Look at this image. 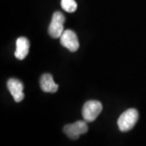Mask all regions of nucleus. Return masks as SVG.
Listing matches in <instances>:
<instances>
[{
	"label": "nucleus",
	"mask_w": 146,
	"mask_h": 146,
	"mask_svg": "<svg viewBox=\"0 0 146 146\" xmlns=\"http://www.w3.org/2000/svg\"><path fill=\"white\" fill-rule=\"evenodd\" d=\"M139 118L138 111L136 109H128L120 115L118 119V127L123 132L131 130Z\"/></svg>",
	"instance_id": "nucleus-1"
},
{
	"label": "nucleus",
	"mask_w": 146,
	"mask_h": 146,
	"mask_svg": "<svg viewBox=\"0 0 146 146\" xmlns=\"http://www.w3.org/2000/svg\"><path fill=\"white\" fill-rule=\"evenodd\" d=\"M102 110V103L96 100H90L85 102L82 109L84 120L87 123L94 122Z\"/></svg>",
	"instance_id": "nucleus-2"
},
{
	"label": "nucleus",
	"mask_w": 146,
	"mask_h": 146,
	"mask_svg": "<svg viewBox=\"0 0 146 146\" xmlns=\"http://www.w3.org/2000/svg\"><path fill=\"white\" fill-rule=\"evenodd\" d=\"M65 21V17L59 11H56L53 14L51 22L49 25L48 33L50 36L53 38H58L62 36L63 29V24Z\"/></svg>",
	"instance_id": "nucleus-3"
},
{
	"label": "nucleus",
	"mask_w": 146,
	"mask_h": 146,
	"mask_svg": "<svg viewBox=\"0 0 146 146\" xmlns=\"http://www.w3.org/2000/svg\"><path fill=\"white\" fill-rule=\"evenodd\" d=\"M88 130L89 127L85 121H77L63 127V132L72 140H77L80 136L85 134Z\"/></svg>",
	"instance_id": "nucleus-4"
},
{
	"label": "nucleus",
	"mask_w": 146,
	"mask_h": 146,
	"mask_svg": "<svg viewBox=\"0 0 146 146\" xmlns=\"http://www.w3.org/2000/svg\"><path fill=\"white\" fill-rule=\"evenodd\" d=\"M60 43L71 52H76L80 46L78 37L76 33L70 29L63 32L62 36H60Z\"/></svg>",
	"instance_id": "nucleus-5"
},
{
	"label": "nucleus",
	"mask_w": 146,
	"mask_h": 146,
	"mask_svg": "<svg viewBox=\"0 0 146 146\" xmlns=\"http://www.w3.org/2000/svg\"><path fill=\"white\" fill-rule=\"evenodd\" d=\"M7 89L13 97V98L16 102H20L25 98V94L23 93L24 90V84L21 80L17 79L11 78L8 80L7 84Z\"/></svg>",
	"instance_id": "nucleus-6"
},
{
	"label": "nucleus",
	"mask_w": 146,
	"mask_h": 146,
	"mask_svg": "<svg viewBox=\"0 0 146 146\" xmlns=\"http://www.w3.org/2000/svg\"><path fill=\"white\" fill-rule=\"evenodd\" d=\"M41 89L46 93H55L58 89V85L54 81L51 74L46 73L43 74L40 79Z\"/></svg>",
	"instance_id": "nucleus-7"
},
{
	"label": "nucleus",
	"mask_w": 146,
	"mask_h": 146,
	"mask_svg": "<svg viewBox=\"0 0 146 146\" xmlns=\"http://www.w3.org/2000/svg\"><path fill=\"white\" fill-rule=\"evenodd\" d=\"M16 51H15V56L16 58L23 60L29 54V42L26 37L21 36L16 40Z\"/></svg>",
	"instance_id": "nucleus-8"
},
{
	"label": "nucleus",
	"mask_w": 146,
	"mask_h": 146,
	"mask_svg": "<svg viewBox=\"0 0 146 146\" xmlns=\"http://www.w3.org/2000/svg\"><path fill=\"white\" fill-rule=\"evenodd\" d=\"M61 7L65 11L72 13L77 9V3L75 0H61Z\"/></svg>",
	"instance_id": "nucleus-9"
}]
</instances>
